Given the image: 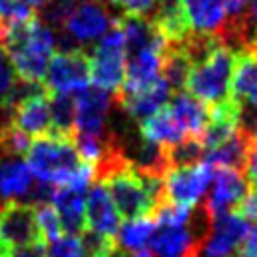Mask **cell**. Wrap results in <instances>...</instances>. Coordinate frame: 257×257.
I'll return each instance as SVG.
<instances>
[{
  "instance_id": "8992f818",
  "label": "cell",
  "mask_w": 257,
  "mask_h": 257,
  "mask_svg": "<svg viewBox=\"0 0 257 257\" xmlns=\"http://www.w3.org/2000/svg\"><path fill=\"white\" fill-rule=\"evenodd\" d=\"M102 187L108 191L116 211L120 217L128 219H139V217H151L153 211L157 209L141 173L135 169L120 171L112 177H108Z\"/></svg>"
},
{
  "instance_id": "e575fe53",
  "label": "cell",
  "mask_w": 257,
  "mask_h": 257,
  "mask_svg": "<svg viewBox=\"0 0 257 257\" xmlns=\"http://www.w3.org/2000/svg\"><path fill=\"white\" fill-rule=\"evenodd\" d=\"M235 215H239L241 219H245L247 223L249 221H255L257 219V191L251 189L243 195V199L239 201V205L235 207Z\"/></svg>"
},
{
  "instance_id": "74e56055",
  "label": "cell",
  "mask_w": 257,
  "mask_h": 257,
  "mask_svg": "<svg viewBox=\"0 0 257 257\" xmlns=\"http://www.w3.org/2000/svg\"><path fill=\"white\" fill-rule=\"evenodd\" d=\"M247 4H249V0H225V8H227V16H229V20L241 18V16L245 14Z\"/></svg>"
},
{
  "instance_id": "2e32d148",
  "label": "cell",
  "mask_w": 257,
  "mask_h": 257,
  "mask_svg": "<svg viewBox=\"0 0 257 257\" xmlns=\"http://www.w3.org/2000/svg\"><path fill=\"white\" fill-rule=\"evenodd\" d=\"M203 237L187 227H157L151 239L153 257H201Z\"/></svg>"
},
{
  "instance_id": "ac0fdd59",
  "label": "cell",
  "mask_w": 257,
  "mask_h": 257,
  "mask_svg": "<svg viewBox=\"0 0 257 257\" xmlns=\"http://www.w3.org/2000/svg\"><path fill=\"white\" fill-rule=\"evenodd\" d=\"M34 187V177L20 157L0 153V207L8 203H18V199L28 197Z\"/></svg>"
},
{
  "instance_id": "ffe728a7",
  "label": "cell",
  "mask_w": 257,
  "mask_h": 257,
  "mask_svg": "<svg viewBox=\"0 0 257 257\" xmlns=\"http://www.w3.org/2000/svg\"><path fill=\"white\" fill-rule=\"evenodd\" d=\"M60 219L64 235H76L84 231V191L72 185L56 187L50 203Z\"/></svg>"
},
{
  "instance_id": "83f0119b",
  "label": "cell",
  "mask_w": 257,
  "mask_h": 257,
  "mask_svg": "<svg viewBox=\"0 0 257 257\" xmlns=\"http://www.w3.org/2000/svg\"><path fill=\"white\" fill-rule=\"evenodd\" d=\"M165 155H167V165L171 171V169H181V167H191V165L201 163L205 157V147L201 145L199 139L185 137L181 143L173 147H165Z\"/></svg>"
},
{
  "instance_id": "603a6c76",
  "label": "cell",
  "mask_w": 257,
  "mask_h": 257,
  "mask_svg": "<svg viewBox=\"0 0 257 257\" xmlns=\"http://www.w3.org/2000/svg\"><path fill=\"white\" fill-rule=\"evenodd\" d=\"M161 54L163 52L159 50H141L126 54V76L118 92H133L161 78Z\"/></svg>"
},
{
  "instance_id": "7a4b0ae2",
  "label": "cell",
  "mask_w": 257,
  "mask_h": 257,
  "mask_svg": "<svg viewBox=\"0 0 257 257\" xmlns=\"http://www.w3.org/2000/svg\"><path fill=\"white\" fill-rule=\"evenodd\" d=\"M26 165L38 181L62 187L72 181L82 167V161L78 159L70 139L46 135L32 141L26 153Z\"/></svg>"
},
{
  "instance_id": "7c38bea8",
  "label": "cell",
  "mask_w": 257,
  "mask_h": 257,
  "mask_svg": "<svg viewBox=\"0 0 257 257\" xmlns=\"http://www.w3.org/2000/svg\"><path fill=\"white\" fill-rule=\"evenodd\" d=\"M245 193H247V183L239 171H231V169L215 171L211 193L203 205V213L207 215L209 223L223 215L233 213Z\"/></svg>"
},
{
  "instance_id": "9a60e30c",
  "label": "cell",
  "mask_w": 257,
  "mask_h": 257,
  "mask_svg": "<svg viewBox=\"0 0 257 257\" xmlns=\"http://www.w3.org/2000/svg\"><path fill=\"white\" fill-rule=\"evenodd\" d=\"M84 221L88 225V231H94L98 235L114 239L118 227H120V215L108 195V191L94 183L88 191V197L84 201Z\"/></svg>"
},
{
  "instance_id": "4dcf8cb0",
  "label": "cell",
  "mask_w": 257,
  "mask_h": 257,
  "mask_svg": "<svg viewBox=\"0 0 257 257\" xmlns=\"http://www.w3.org/2000/svg\"><path fill=\"white\" fill-rule=\"evenodd\" d=\"M18 80L20 78L16 76L10 58L6 56L4 48L0 46V108L10 112V114H12V110L8 108V100H10V94H12V90H14Z\"/></svg>"
},
{
  "instance_id": "f35d334b",
  "label": "cell",
  "mask_w": 257,
  "mask_h": 257,
  "mask_svg": "<svg viewBox=\"0 0 257 257\" xmlns=\"http://www.w3.org/2000/svg\"><path fill=\"white\" fill-rule=\"evenodd\" d=\"M114 257H153V253L151 251H124V253H118V249H116V253H114Z\"/></svg>"
},
{
  "instance_id": "ba28073f",
  "label": "cell",
  "mask_w": 257,
  "mask_h": 257,
  "mask_svg": "<svg viewBox=\"0 0 257 257\" xmlns=\"http://www.w3.org/2000/svg\"><path fill=\"white\" fill-rule=\"evenodd\" d=\"M112 20L114 18H110L102 0H80L64 20L60 34H64L78 48H84L82 44L98 40L110 28Z\"/></svg>"
},
{
  "instance_id": "9c48e42d",
  "label": "cell",
  "mask_w": 257,
  "mask_h": 257,
  "mask_svg": "<svg viewBox=\"0 0 257 257\" xmlns=\"http://www.w3.org/2000/svg\"><path fill=\"white\" fill-rule=\"evenodd\" d=\"M114 102V96L88 86L74 96V128L72 135H90V137H106L110 131L106 126L108 110Z\"/></svg>"
},
{
  "instance_id": "4316f807",
  "label": "cell",
  "mask_w": 257,
  "mask_h": 257,
  "mask_svg": "<svg viewBox=\"0 0 257 257\" xmlns=\"http://www.w3.org/2000/svg\"><path fill=\"white\" fill-rule=\"evenodd\" d=\"M50 116H52V137H72L74 128V96L72 94H52L50 96Z\"/></svg>"
},
{
  "instance_id": "6da1fadb",
  "label": "cell",
  "mask_w": 257,
  "mask_h": 257,
  "mask_svg": "<svg viewBox=\"0 0 257 257\" xmlns=\"http://www.w3.org/2000/svg\"><path fill=\"white\" fill-rule=\"evenodd\" d=\"M56 44V36L50 26H46L40 18L30 20L28 24L2 30L0 46L12 62L16 76L24 82L42 84L46 76V68L52 48Z\"/></svg>"
},
{
  "instance_id": "f1b7e54d",
  "label": "cell",
  "mask_w": 257,
  "mask_h": 257,
  "mask_svg": "<svg viewBox=\"0 0 257 257\" xmlns=\"http://www.w3.org/2000/svg\"><path fill=\"white\" fill-rule=\"evenodd\" d=\"M195 207H185V205H177V203H161L155 211H153V221L157 227H183L193 223L195 217Z\"/></svg>"
},
{
  "instance_id": "5b68a950",
  "label": "cell",
  "mask_w": 257,
  "mask_h": 257,
  "mask_svg": "<svg viewBox=\"0 0 257 257\" xmlns=\"http://www.w3.org/2000/svg\"><path fill=\"white\" fill-rule=\"evenodd\" d=\"M90 66L88 52L84 48L76 50H58L50 56L44 88L52 94H78L88 88Z\"/></svg>"
},
{
  "instance_id": "ab89813d",
  "label": "cell",
  "mask_w": 257,
  "mask_h": 257,
  "mask_svg": "<svg viewBox=\"0 0 257 257\" xmlns=\"http://www.w3.org/2000/svg\"><path fill=\"white\" fill-rule=\"evenodd\" d=\"M247 18H249V20H251V24L257 28V0H253V4H251V8H249Z\"/></svg>"
},
{
  "instance_id": "836d02e7",
  "label": "cell",
  "mask_w": 257,
  "mask_h": 257,
  "mask_svg": "<svg viewBox=\"0 0 257 257\" xmlns=\"http://www.w3.org/2000/svg\"><path fill=\"white\" fill-rule=\"evenodd\" d=\"M112 4H116L122 14H131V16H149L155 2L157 0H108Z\"/></svg>"
},
{
  "instance_id": "52a82bcc",
  "label": "cell",
  "mask_w": 257,
  "mask_h": 257,
  "mask_svg": "<svg viewBox=\"0 0 257 257\" xmlns=\"http://www.w3.org/2000/svg\"><path fill=\"white\" fill-rule=\"evenodd\" d=\"M215 169H211L207 163H197L191 167L171 169L163 177L165 183V201L195 207L207 193L211 181H213Z\"/></svg>"
},
{
  "instance_id": "8d00e7d4",
  "label": "cell",
  "mask_w": 257,
  "mask_h": 257,
  "mask_svg": "<svg viewBox=\"0 0 257 257\" xmlns=\"http://www.w3.org/2000/svg\"><path fill=\"white\" fill-rule=\"evenodd\" d=\"M237 257H257V227L249 231V235L237 249Z\"/></svg>"
},
{
  "instance_id": "e0dca14e",
  "label": "cell",
  "mask_w": 257,
  "mask_h": 257,
  "mask_svg": "<svg viewBox=\"0 0 257 257\" xmlns=\"http://www.w3.org/2000/svg\"><path fill=\"white\" fill-rule=\"evenodd\" d=\"M191 32L219 38L229 22L225 0H181Z\"/></svg>"
},
{
  "instance_id": "d590c367",
  "label": "cell",
  "mask_w": 257,
  "mask_h": 257,
  "mask_svg": "<svg viewBox=\"0 0 257 257\" xmlns=\"http://www.w3.org/2000/svg\"><path fill=\"white\" fill-rule=\"evenodd\" d=\"M46 241H36L24 247L8 249V257H46Z\"/></svg>"
},
{
  "instance_id": "b9f144b4",
  "label": "cell",
  "mask_w": 257,
  "mask_h": 257,
  "mask_svg": "<svg viewBox=\"0 0 257 257\" xmlns=\"http://www.w3.org/2000/svg\"><path fill=\"white\" fill-rule=\"evenodd\" d=\"M0 30H2V14H0Z\"/></svg>"
},
{
  "instance_id": "1f68e13d",
  "label": "cell",
  "mask_w": 257,
  "mask_h": 257,
  "mask_svg": "<svg viewBox=\"0 0 257 257\" xmlns=\"http://www.w3.org/2000/svg\"><path fill=\"white\" fill-rule=\"evenodd\" d=\"M46 257H84L82 241L76 235H60L46 247Z\"/></svg>"
},
{
  "instance_id": "7402d4cb",
  "label": "cell",
  "mask_w": 257,
  "mask_h": 257,
  "mask_svg": "<svg viewBox=\"0 0 257 257\" xmlns=\"http://www.w3.org/2000/svg\"><path fill=\"white\" fill-rule=\"evenodd\" d=\"M173 116L177 118L179 126L183 128L185 137H195L201 139L203 131L209 124V116H211V108L201 102L199 98H195L189 92H177L169 104Z\"/></svg>"
},
{
  "instance_id": "44dd1931",
  "label": "cell",
  "mask_w": 257,
  "mask_h": 257,
  "mask_svg": "<svg viewBox=\"0 0 257 257\" xmlns=\"http://www.w3.org/2000/svg\"><path fill=\"white\" fill-rule=\"evenodd\" d=\"M229 96L241 110L245 106L257 108V58L249 52L235 54V68L231 76Z\"/></svg>"
},
{
  "instance_id": "277c9868",
  "label": "cell",
  "mask_w": 257,
  "mask_h": 257,
  "mask_svg": "<svg viewBox=\"0 0 257 257\" xmlns=\"http://www.w3.org/2000/svg\"><path fill=\"white\" fill-rule=\"evenodd\" d=\"M233 68H235V52L219 44L203 62L191 68L185 88L201 102H209L211 106L223 104L231 98L229 86H231Z\"/></svg>"
},
{
  "instance_id": "7bdbcfd3",
  "label": "cell",
  "mask_w": 257,
  "mask_h": 257,
  "mask_svg": "<svg viewBox=\"0 0 257 257\" xmlns=\"http://www.w3.org/2000/svg\"><path fill=\"white\" fill-rule=\"evenodd\" d=\"M112 257H114V255H112Z\"/></svg>"
},
{
  "instance_id": "f546056e",
  "label": "cell",
  "mask_w": 257,
  "mask_h": 257,
  "mask_svg": "<svg viewBox=\"0 0 257 257\" xmlns=\"http://www.w3.org/2000/svg\"><path fill=\"white\" fill-rule=\"evenodd\" d=\"M34 213H36V225H38V231L42 235V239L46 243L58 239L62 233V227H60V219L54 211L52 205H38L34 207Z\"/></svg>"
},
{
  "instance_id": "60d3db41",
  "label": "cell",
  "mask_w": 257,
  "mask_h": 257,
  "mask_svg": "<svg viewBox=\"0 0 257 257\" xmlns=\"http://www.w3.org/2000/svg\"><path fill=\"white\" fill-rule=\"evenodd\" d=\"M24 2H26L28 6H32V8H34V6H38V8H42V6H44V4L48 2V0H24Z\"/></svg>"
},
{
  "instance_id": "d4e9b609",
  "label": "cell",
  "mask_w": 257,
  "mask_h": 257,
  "mask_svg": "<svg viewBox=\"0 0 257 257\" xmlns=\"http://www.w3.org/2000/svg\"><path fill=\"white\" fill-rule=\"evenodd\" d=\"M247 149H249V141H247V133L243 126L235 137H231L223 145L205 151L203 163H207L215 171L217 169L241 171L245 169V163H247Z\"/></svg>"
},
{
  "instance_id": "4fadbf2b",
  "label": "cell",
  "mask_w": 257,
  "mask_h": 257,
  "mask_svg": "<svg viewBox=\"0 0 257 257\" xmlns=\"http://www.w3.org/2000/svg\"><path fill=\"white\" fill-rule=\"evenodd\" d=\"M10 124L28 137H46L52 128L50 92L42 86L14 106Z\"/></svg>"
},
{
  "instance_id": "30bf717a",
  "label": "cell",
  "mask_w": 257,
  "mask_h": 257,
  "mask_svg": "<svg viewBox=\"0 0 257 257\" xmlns=\"http://www.w3.org/2000/svg\"><path fill=\"white\" fill-rule=\"evenodd\" d=\"M36 241H44L38 225L34 207L28 203H8L0 207V245L6 249L24 247Z\"/></svg>"
},
{
  "instance_id": "8fae6325",
  "label": "cell",
  "mask_w": 257,
  "mask_h": 257,
  "mask_svg": "<svg viewBox=\"0 0 257 257\" xmlns=\"http://www.w3.org/2000/svg\"><path fill=\"white\" fill-rule=\"evenodd\" d=\"M249 231V223L235 213L211 221L201 241V257H231L241 247Z\"/></svg>"
},
{
  "instance_id": "3957f363",
  "label": "cell",
  "mask_w": 257,
  "mask_h": 257,
  "mask_svg": "<svg viewBox=\"0 0 257 257\" xmlns=\"http://www.w3.org/2000/svg\"><path fill=\"white\" fill-rule=\"evenodd\" d=\"M90 66V82L94 88L104 92H112V96L120 90L126 76V46L124 34L116 20H112L110 28L96 40L92 52H88Z\"/></svg>"
},
{
  "instance_id": "cb8c5ba5",
  "label": "cell",
  "mask_w": 257,
  "mask_h": 257,
  "mask_svg": "<svg viewBox=\"0 0 257 257\" xmlns=\"http://www.w3.org/2000/svg\"><path fill=\"white\" fill-rule=\"evenodd\" d=\"M139 135L143 141L157 145V147H173L185 139L183 128L179 126L177 118L173 116L169 104L155 112L153 116L141 120L139 124Z\"/></svg>"
},
{
  "instance_id": "d6986e66",
  "label": "cell",
  "mask_w": 257,
  "mask_h": 257,
  "mask_svg": "<svg viewBox=\"0 0 257 257\" xmlns=\"http://www.w3.org/2000/svg\"><path fill=\"white\" fill-rule=\"evenodd\" d=\"M147 18L169 44H179L191 34L181 0H157Z\"/></svg>"
},
{
  "instance_id": "484cf974",
  "label": "cell",
  "mask_w": 257,
  "mask_h": 257,
  "mask_svg": "<svg viewBox=\"0 0 257 257\" xmlns=\"http://www.w3.org/2000/svg\"><path fill=\"white\" fill-rule=\"evenodd\" d=\"M157 231V225L153 221V217H139V219H128L126 223H122V227H118L114 241L116 245H120L124 251H143L147 243H151L153 235Z\"/></svg>"
},
{
  "instance_id": "d6a6232c",
  "label": "cell",
  "mask_w": 257,
  "mask_h": 257,
  "mask_svg": "<svg viewBox=\"0 0 257 257\" xmlns=\"http://www.w3.org/2000/svg\"><path fill=\"white\" fill-rule=\"evenodd\" d=\"M245 133H247V141H249L245 173H247V181L257 191V118H253V122L245 128Z\"/></svg>"
},
{
  "instance_id": "5bb4252c",
  "label": "cell",
  "mask_w": 257,
  "mask_h": 257,
  "mask_svg": "<svg viewBox=\"0 0 257 257\" xmlns=\"http://www.w3.org/2000/svg\"><path fill=\"white\" fill-rule=\"evenodd\" d=\"M169 98H171V88L167 86V82L163 78H157L155 82H151L149 86H143L139 90L116 92L114 104L131 118L145 120V118L153 116L155 112H159L161 108H165Z\"/></svg>"
}]
</instances>
